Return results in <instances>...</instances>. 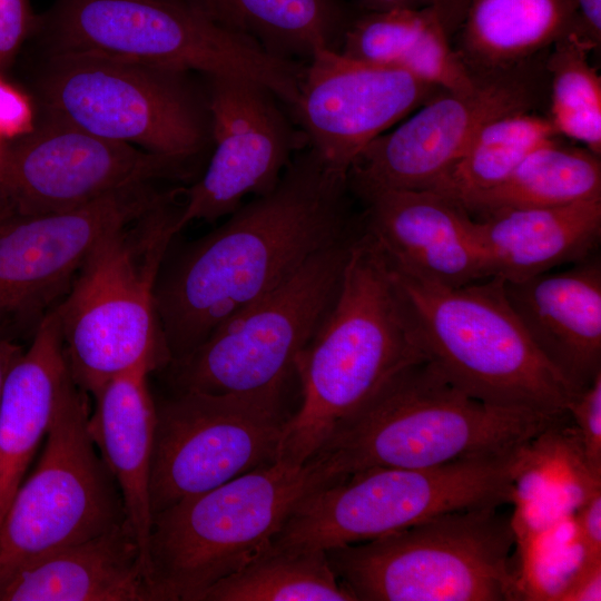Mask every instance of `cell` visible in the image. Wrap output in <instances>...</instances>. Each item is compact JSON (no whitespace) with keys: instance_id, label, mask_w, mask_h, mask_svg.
<instances>
[{"instance_id":"1","label":"cell","mask_w":601,"mask_h":601,"mask_svg":"<svg viewBox=\"0 0 601 601\" xmlns=\"http://www.w3.org/2000/svg\"><path fill=\"white\" fill-rule=\"evenodd\" d=\"M347 173L309 148L293 156L276 186L240 205L213 231L166 252L154 297L169 363L264 296L316 253L364 230Z\"/></svg>"},{"instance_id":"2","label":"cell","mask_w":601,"mask_h":601,"mask_svg":"<svg viewBox=\"0 0 601 601\" xmlns=\"http://www.w3.org/2000/svg\"><path fill=\"white\" fill-rule=\"evenodd\" d=\"M425 361L398 277L365 231L353 244L328 312L295 361L300 403L277 461L300 466L403 368Z\"/></svg>"},{"instance_id":"3","label":"cell","mask_w":601,"mask_h":601,"mask_svg":"<svg viewBox=\"0 0 601 601\" xmlns=\"http://www.w3.org/2000/svg\"><path fill=\"white\" fill-rule=\"evenodd\" d=\"M569 417L484 403L421 361L387 381L312 459L334 481L377 466L432 467L511 453Z\"/></svg>"},{"instance_id":"4","label":"cell","mask_w":601,"mask_h":601,"mask_svg":"<svg viewBox=\"0 0 601 601\" xmlns=\"http://www.w3.org/2000/svg\"><path fill=\"white\" fill-rule=\"evenodd\" d=\"M394 270L425 361L449 383L495 406L569 414L582 390L532 342L506 299L503 279L446 287Z\"/></svg>"},{"instance_id":"5","label":"cell","mask_w":601,"mask_h":601,"mask_svg":"<svg viewBox=\"0 0 601 601\" xmlns=\"http://www.w3.org/2000/svg\"><path fill=\"white\" fill-rule=\"evenodd\" d=\"M169 200L106 235L55 309L77 385L91 396L140 364H168L159 339L155 284L176 236L179 209Z\"/></svg>"},{"instance_id":"6","label":"cell","mask_w":601,"mask_h":601,"mask_svg":"<svg viewBox=\"0 0 601 601\" xmlns=\"http://www.w3.org/2000/svg\"><path fill=\"white\" fill-rule=\"evenodd\" d=\"M511 516L486 506L326 550L354 601L522 600Z\"/></svg>"},{"instance_id":"7","label":"cell","mask_w":601,"mask_h":601,"mask_svg":"<svg viewBox=\"0 0 601 601\" xmlns=\"http://www.w3.org/2000/svg\"><path fill=\"white\" fill-rule=\"evenodd\" d=\"M332 482L318 460L276 461L155 513L148 543L155 601H199L262 553L303 497Z\"/></svg>"},{"instance_id":"8","label":"cell","mask_w":601,"mask_h":601,"mask_svg":"<svg viewBox=\"0 0 601 601\" xmlns=\"http://www.w3.org/2000/svg\"><path fill=\"white\" fill-rule=\"evenodd\" d=\"M47 53L79 52L254 80L294 107L304 66L230 33L184 0H56L39 16Z\"/></svg>"},{"instance_id":"9","label":"cell","mask_w":601,"mask_h":601,"mask_svg":"<svg viewBox=\"0 0 601 601\" xmlns=\"http://www.w3.org/2000/svg\"><path fill=\"white\" fill-rule=\"evenodd\" d=\"M524 446L423 469L370 467L308 493L265 550H328L432 516L512 503Z\"/></svg>"},{"instance_id":"10","label":"cell","mask_w":601,"mask_h":601,"mask_svg":"<svg viewBox=\"0 0 601 601\" xmlns=\"http://www.w3.org/2000/svg\"><path fill=\"white\" fill-rule=\"evenodd\" d=\"M189 72L107 56L47 53L36 78L43 114L105 139L186 161L210 137L206 93Z\"/></svg>"},{"instance_id":"11","label":"cell","mask_w":601,"mask_h":601,"mask_svg":"<svg viewBox=\"0 0 601 601\" xmlns=\"http://www.w3.org/2000/svg\"><path fill=\"white\" fill-rule=\"evenodd\" d=\"M361 234L313 255L274 289L221 323L193 352L168 363L164 368L173 391H286L295 376L296 357L333 304Z\"/></svg>"},{"instance_id":"12","label":"cell","mask_w":601,"mask_h":601,"mask_svg":"<svg viewBox=\"0 0 601 601\" xmlns=\"http://www.w3.org/2000/svg\"><path fill=\"white\" fill-rule=\"evenodd\" d=\"M87 395L75 380L66 387L36 467L0 522V582L127 521L119 487L88 430Z\"/></svg>"},{"instance_id":"13","label":"cell","mask_w":601,"mask_h":601,"mask_svg":"<svg viewBox=\"0 0 601 601\" xmlns=\"http://www.w3.org/2000/svg\"><path fill=\"white\" fill-rule=\"evenodd\" d=\"M286 391H174L155 400L149 496L152 515L277 461L293 412Z\"/></svg>"},{"instance_id":"14","label":"cell","mask_w":601,"mask_h":601,"mask_svg":"<svg viewBox=\"0 0 601 601\" xmlns=\"http://www.w3.org/2000/svg\"><path fill=\"white\" fill-rule=\"evenodd\" d=\"M549 50L472 72L470 89L440 91L395 129L375 138L347 170L353 197L380 189H431L485 125L508 115L548 110Z\"/></svg>"},{"instance_id":"15","label":"cell","mask_w":601,"mask_h":601,"mask_svg":"<svg viewBox=\"0 0 601 601\" xmlns=\"http://www.w3.org/2000/svg\"><path fill=\"white\" fill-rule=\"evenodd\" d=\"M178 193L146 184L69 210L6 215L0 220V337L31 339L96 245Z\"/></svg>"},{"instance_id":"16","label":"cell","mask_w":601,"mask_h":601,"mask_svg":"<svg viewBox=\"0 0 601 601\" xmlns=\"http://www.w3.org/2000/svg\"><path fill=\"white\" fill-rule=\"evenodd\" d=\"M185 162L42 112L30 134L3 146L0 206L17 215L69 210L130 187L184 178Z\"/></svg>"},{"instance_id":"17","label":"cell","mask_w":601,"mask_h":601,"mask_svg":"<svg viewBox=\"0 0 601 601\" xmlns=\"http://www.w3.org/2000/svg\"><path fill=\"white\" fill-rule=\"evenodd\" d=\"M206 78L214 151L200 178L183 190L176 233L195 220L230 215L246 196L272 190L304 146L268 88L236 76Z\"/></svg>"},{"instance_id":"18","label":"cell","mask_w":601,"mask_h":601,"mask_svg":"<svg viewBox=\"0 0 601 601\" xmlns=\"http://www.w3.org/2000/svg\"><path fill=\"white\" fill-rule=\"evenodd\" d=\"M440 91L403 69L326 49L304 68L293 110L309 146L347 173L368 144Z\"/></svg>"},{"instance_id":"19","label":"cell","mask_w":601,"mask_h":601,"mask_svg":"<svg viewBox=\"0 0 601 601\" xmlns=\"http://www.w3.org/2000/svg\"><path fill=\"white\" fill-rule=\"evenodd\" d=\"M364 229L400 273L459 287L489 277L474 219L433 190L380 189L356 197Z\"/></svg>"},{"instance_id":"20","label":"cell","mask_w":601,"mask_h":601,"mask_svg":"<svg viewBox=\"0 0 601 601\" xmlns=\"http://www.w3.org/2000/svg\"><path fill=\"white\" fill-rule=\"evenodd\" d=\"M505 282L506 299L543 356L580 390L601 373V260Z\"/></svg>"},{"instance_id":"21","label":"cell","mask_w":601,"mask_h":601,"mask_svg":"<svg viewBox=\"0 0 601 601\" xmlns=\"http://www.w3.org/2000/svg\"><path fill=\"white\" fill-rule=\"evenodd\" d=\"M0 601H155L128 522L37 559L0 582Z\"/></svg>"},{"instance_id":"22","label":"cell","mask_w":601,"mask_h":601,"mask_svg":"<svg viewBox=\"0 0 601 601\" xmlns=\"http://www.w3.org/2000/svg\"><path fill=\"white\" fill-rule=\"evenodd\" d=\"M155 368L140 364L105 383L93 395L88 430L122 496L148 572V543L152 523L149 496L155 430V398L148 376Z\"/></svg>"},{"instance_id":"23","label":"cell","mask_w":601,"mask_h":601,"mask_svg":"<svg viewBox=\"0 0 601 601\" xmlns=\"http://www.w3.org/2000/svg\"><path fill=\"white\" fill-rule=\"evenodd\" d=\"M474 219L489 277L521 280L597 254L601 198Z\"/></svg>"},{"instance_id":"24","label":"cell","mask_w":601,"mask_h":601,"mask_svg":"<svg viewBox=\"0 0 601 601\" xmlns=\"http://www.w3.org/2000/svg\"><path fill=\"white\" fill-rule=\"evenodd\" d=\"M72 381L53 311L6 380L0 406V522Z\"/></svg>"},{"instance_id":"25","label":"cell","mask_w":601,"mask_h":601,"mask_svg":"<svg viewBox=\"0 0 601 601\" xmlns=\"http://www.w3.org/2000/svg\"><path fill=\"white\" fill-rule=\"evenodd\" d=\"M219 28L286 60L338 51L361 8L345 0H184Z\"/></svg>"},{"instance_id":"26","label":"cell","mask_w":601,"mask_h":601,"mask_svg":"<svg viewBox=\"0 0 601 601\" xmlns=\"http://www.w3.org/2000/svg\"><path fill=\"white\" fill-rule=\"evenodd\" d=\"M572 33L585 41L572 0H470L456 52L471 72L489 70L540 55Z\"/></svg>"},{"instance_id":"27","label":"cell","mask_w":601,"mask_h":601,"mask_svg":"<svg viewBox=\"0 0 601 601\" xmlns=\"http://www.w3.org/2000/svg\"><path fill=\"white\" fill-rule=\"evenodd\" d=\"M569 418L546 428L525 449L512 501L515 540L574 515L601 491V475L589 466Z\"/></svg>"},{"instance_id":"28","label":"cell","mask_w":601,"mask_h":601,"mask_svg":"<svg viewBox=\"0 0 601 601\" xmlns=\"http://www.w3.org/2000/svg\"><path fill=\"white\" fill-rule=\"evenodd\" d=\"M601 198V156L559 137L529 154L494 188L465 200L462 207L480 219L511 209L541 208Z\"/></svg>"},{"instance_id":"29","label":"cell","mask_w":601,"mask_h":601,"mask_svg":"<svg viewBox=\"0 0 601 601\" xmlns=\"http://www.w3.org/2000/svg\"><path fill=\"white\" fill-rule=\"evenodd\" d=\"M199 601H354L325 550H264Z\"/></svg>"},{"instance_id":"30","label":"cell","mask_w":601,"mask_h":601,"mask_svg":"<svg viewBox=\"0 0 601 601\" xmlns=\"http://www.w3.org/2000/svg\"><path fill=\"white\" fill-rule=\"evenodd\" d=\"M560 137L546 115L514 114L485 125L456 162L427 190L461 206L502 183L534 149Z\"/></svg>"},{"instance_id":"31","label":"cell","mask_w":601,"mask_h":601,"mask_svg":"<svg viewBox=\"0 0 601 601\" xmlns=\"http://www.w3.org/2000/svg\"><path fill=\"white\" fill-rule=\"evenodd\" d=\"M593 48L572 33L546 56L549 105L545 114L559 136L601 156V76L591 63Z\"/></svg>"},{"instance_id":"32","label":"cell","mask_w":601,"mask_h":601,"mask_svg":"<svg viewBox=\"0 0 601 601\" xmlns=\"http://www.w3.org/2000/svg\"><path fill=\"white\" fill-rule=\"evenodd\" d=\"M515 548L522 600L559 601L571 581L590 561L574 515L516 540Z\"/></svg>"},{"instance_id":"33","label":"cell","mask_w":601,"mask_h":601,"mask_svg":"<svg viewBox=\"0 0 601 601\" xmlns=\"http://www.w3.org/2000/svg\"><path fill=\"white\" fill-rule=\"evenodd\" d=\"M433 17L430 6L385 11L361 9L347 28L338 52L355 60L398 68Z\"/></svg>"},{"instance_id":"34","label":"cell","mask_w":601,"mask_h":601,"mask_svg":"<svg viewBox=\"0 0 601 601\" xmlns=\"http://www.w3.org/2000/svg\"><path fill=\"white\" fill-rule=\"evenodd\" d=\"M591 470L601 475V373L568 408Z\"/></svg>"},{"instance_id":"35","label":"cell","mask_w":601,"mask_h":601,"mask_svg":"<svg viewBox=\"0 0 601 601\" xmlns=\"http://www.w3.org/2000/svg\"><path fill=\"white\" fill-rule=\"evenodd\" d=\"M30 0H0V73L13 61L38 27Z\"/></svg>"},{"instance_id":"36","label":"cell","mask_w":601,"mask_h":601,"mask_svg":"<svg viewBox=\"0 0 601 601\" xmlns=\"http://www.w3.org/2000/svg\"><path fill=\"white\" fill-rule=\"evenodd\" d=\"M37 124L31 97L0 73V138H20Z\"/></svg>"},{"instance_id":"37","label":"cell","mask_w":601,"mask_h":601,"mask_svg":"<svg viewBox=\"0 0 601 601\" xmlns=\"http://www.w3.org/2000/svg\"><path fill=\"white\" fill-rule=\"evenodd\" d=\"M574 519L588 558L601 559V491L577 511Z\"/></svg>"},{"instance_id":"38","label":"cell","mask_w":601,"mask_h":601,"mask_svg":"<svg viewBox=\"0 0 601 601\" xmlns=\"http://www.w3.org/2000/svg\"><path fill=\"white\" fill-rule=\"evenodd\" d=\"M601 559L588 561L571 581L559 601H600Z\"/></svg>"},{"instance_id":"39","label":"cell","mask_w":601,"mask_h":601,"mask_svg":"<svg viewBox=\"0 0 601 601\" xmlns=\"http://www.w3.org/2000/svg\"><path fill=\"white\" fill-rule=\"evenodd\" d=\"M577 7L585 41L594 51L601 45V0H572Z\"/></svg>"},{"instance_id":"40","label":"cell","mask_w":601,"mask_h":601,"mask_svg":"<svg viewBox=\"0 0 601 601\" xmlns=\"http://www.w3.org/2000/svg\"><path fill=\"white\" fill-rule=\"evenodd\" d=\"M23 349L18 342L0 337V406L9 371Z\"/></svg>"},{"instance_id":"41","label":"cell","mask_w":601,"mask_h":601,"mask_svg":"<svg viewBox=\"0 0 601 601\" xmlns=\"http://www.w3.org/2000/svg\"><path fill=\"white\" fill-rule=\"evenodd\" d=\"M430 0H357L356 4L368 11L392 9H421L428 6Z\"/></svg>"},{"instance_id":"42","label":"cell","mask_w":601,"mask_h":601,"mask_svg":"<svg viewBox=\"0 0 601 601\" xmlns=\"http://www.w3.org/2000/svg\"><path fill=\"white\" fill-rule=\"evenodd\" d=\"M9 213H12L10 209H8L7 207H3V206H0V220L6 216L8 215Z\"/></svg>"},{"instance_id":"43","label":"cell","mask_w":601,"mask_h":601,"mask_svg":"<svg viewBox=\"0 0 601 601\" xmlns=\"http://www.w3.org/2000/svg\"><path fill=\"white\" fill-rule=\"evenodd\" d=\"M2 150H3V146L1 145V140H0V159H1Z\"/></svg>"}]
</instances>
